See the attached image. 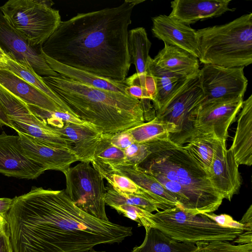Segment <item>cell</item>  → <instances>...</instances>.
I'll use <instances>...</instances> for the list:
<instances>
[{"label": "cell", "instance_id": "6da1fadb", "mask_svg": "<svg viewBox=\"0 0 252 252\" xmlns=\"http://www.w3.org/2000/svg\"><path fill=\"white\" fill-rule=\"evenodd\" d=\"M13 199L6 219L13 252H86L132 235V227L84 212L64 190L35 187Z\"/></svg>", "mask_w": 252, "mask_h": 252}, {"label": "cell", "instance_id": "7a4b0ae2", "mask_svg": "<svg viewBox=\"0 0 252 252\" xmlns=\"http://www.w3.org/2000/svg\"><path fill=\"white\" fill-rule=\"evenodd\" d=\"M144 0L78 13L62 21L42 44V51L63 64L119 82L126 79L132 63L129 26L136 5Z\"/></svg>", "mask_w": 252, "mask_h": 252}, {"label": "cell", "instance_id": "3957f363", "mask_svg": "<svg viewBox=\"0 0 252 252\" xmlns=\"http://www.w3.org/2000/svg\"><path fill=\"white\" fill-rule=\"evenodd\" d=\"M146 144L150 154L138 166L172 193L182 209L194 214L218 210L223 198L182 145L169 139Z\"/></svg>", "mask_w": 252, "mask_h": 252}, {"label": "cell", "instance_id": "277c9868", "mask_svg": "<svg viewBox=\"0 0 252 252\" xmlns=\"http://www.w3.org/2000/svg\"><path fill=\"white\" fill-rule=\"evenodd\" d=\"M42 79L76 117L103 135H112L145 123L141 103L136 98L61 75Z\"/></svg>", "mask_w": 252, "mask_h": 252}, {"label": "cell", "instance_id": "5b68a950", "mask_svg": "<svg viewBox=\"0 0 252 252\" xmlns=\"http://www.w3.org/2000/svg\"><path fill=\"white\" fill-rule=\"evenodd\" d=\"M196 32L201 63L226 67H245L252 63V13Z\"/></svg>", "mask_w": 252, "mask_h": 252}, {"label": "cell", "instance_id": "8992f818", "mask_svg": "<svg viewBox=\"0 0 252 252\" xmlns=\"http://www.w3.org/2000/svg\"><path fill=\"white\" fill-rule=\"evenodd\" d=\"M142 226L156 228L177 241L193 244L232 241L245 231L220 226L204 214H194L178 207L155 214L148 213Z\"/></svg>", "mask_w": 252, "mask_h": 252}, {"label": "cell", "instance_id": "52a82bcc", "mask_svg": "<svg viewBox=\"0 0 252 252\" xmlns=\"http://www.w3.org/2000/svg\"><path fill=\"white\" fill-rule=\"evenodd\" d=\"M51 0H9L0 10L9 24L32 46L42 44L60 24L58 10Z\"/></svg>", "mask_w": 252, "mask_h": 252}, {"label": "cell", "instance_id": "ba28073f", "mask_svg": "<svg viewBox=\"0 0 252 252\" xmlns=\"http://www.w3.org/2000/svg\"><path fill=\"white\" fill-rule=\"evenodd\" d=\"M63 174L66 179L64 191L72 202L88 214L109 221L105 211L104 179L90 163L81 162Z\"/></svg>", "mask_w": 252, "mask_h": 252}, {"label": "cell", "instance_id": "9c48e42d", "mask_svg": "<svg viewBox=\"0 0 252 252\" xmlns=\"http://www.w3.org/2000/svg\"><path fill=\"white\" fill-rule=\"evenodd\" d=\"M203 101L198 74L189 78L167 104L156 112L157 119L176 126V132L169 136L170 140L184 145L192 139L193 118Z\"/></svg>", "mask_w": 252, "mask_h": 252}, {"label": "cell", "instance_id": "30bf717a", "mask_svg": "<svg viewBox=\"0 0 252 252\" xmlns=\"http://www.w3.org/2000/svg\"><path fill=\"white\" fill-rule=\"evenodd\" d=\"M0 102L12 128L50 145L72 150L71 141L36 116L28 105L0 85Z\"/></svg>", "mask_w": 252, "mask_h": 252}, {"label": "cell", "instance_id": "8fae6325", "mask_svg": "<svg viewBox=\"0 0 252 252\" xmlns=\"http://www.w3.org/2000/svg\"><path fill=\"white\" fill-rule=\"evenodd\" d=\"M244 68L204 64L198 73L202 103L243 99L248 83Z\"/></svg>", "mask_w": 252, "mask_h": 252}, {"label": "cell", "instance_id": "7c38bea8", "mask_svg": "<svg viewBox=\"0 0 252 252\" xmlns=\"http://www.w3.org/2000/svg\"><path fill=\"white\" fill-rule=\"evenodd\" d=\"M243 101L239 99L202 103L193 118L191 140L204 137L226 142L228 128L235 121Z\"/></svg>", "mask_w": 252, "mask_h": 252}, {"label": "cell", "instance_id": "4fadbf2b", "mask_svg": "<svg viewBox=\"0 0 252 252\" xmlns=\"http://www.w3.org/2000/svg\"><path fill=\"white\" fill-rule=\"evenodd\" d=\"M41 47L30 45L9 24L0 10V48L5 55L17 62L29 63L41 77L59 75L42 56Z\"/></svg>", "mask_w": 252, "mask_h": 252}, {"label": "cell", "instance_id": "5bb4252c", "mask_svg": "<svg viewBox=\"0 0 252 252\" xmlns=\"http://www.w3.org/2000/svg\"><path fill=\"white\" fill-rule=\"evenodd\" d=\"M46 171L24 153L19 135L0 134V173L8 177L34 179Z\"/></svg>", "mask_w": 252, "mask_h": 252}, {"label": "cell", "instance_id": "9a60e30c", "mask_svg": "<svg viewBox=\"0 0 252 252\" xmlns=\"http://www.w3.org/2000/svg\"><path fill=\"white\" fill-rule=\"evenodd\" d=\"M225 142L218 140L208 172L214 188L223 199L230 201L240 188L241 180L232 150L226 149Z\"/></svg>", "mask_w": 252, "mask_h": 252}, {"label": "cell", "instance_id": "2e32d148", "mask_svg": "<svg viewBox=\"0 0 252 252\" xmlns=\"http://www.w3.org/2000/svg\"><path fill=\"white\" fill-rule=\"evenodd\" d=\"M17 133L25 154L43 166L46 170H54L63 173L72 163L78 161L71 150L53 146L25 134Z\"/></svg>", "mask_w": 252, "mask_h": 252}, {"label": "cell", "instance_id": "e0dca14e", "mask_svg": "<svg viewBox=\"0 0 252 252\" xmlns=\"http://www.w3.org/2000/svg\"><path fill=\"white\" fill-rule=\"evenodd\" d=\"M153 35L164 43L182 49L198 59L200 57L196 31L168 16L152 18Z\"/></svg>", "mask_w": 252, "mask_h": 252}, {"label": "cell", "instance_id": "ac0fdd59", "mask_svg": "<svg viewBox=\"0 0 252 252\" xmlns=\"http://www.w3.org/2000/svg\"><path fill=\"white\" fill-rule=\"evenodd\" d=\"M231 0H175L171 2L170 18L189 25L207 18L218 17L227 11Z\"/></svg>", "mask_w": 252, "mask_h": 252}, {"label": "cell", "instance_id": "d6986e66", "mask_svg": "<svg viewBox=\"0 0 252 252\" xmlns=\"http://www.w3.org/2000/svg\"><path fill=\"white\" fill-rule=\"evenodd\" d=\"M0 85L27 104L50 112L66 113L41 90L10 70L0 67Z\"/></svg>", "mask_w": 252, "mask_h": 252}, {"label": "cell", "instance_id": "ffe728a7", "mask_svg": "<svg viewBox=\"0 0 252 252\" xmlns=\"http://www.w3.org/2000/svg\"><path fill=\"white\" fill-rule=\"evenodd\" d=\"M111 173L121 174L130 179L148 192L152 198L162 207L163 210L175 207L180 208L174 195L138 165L125 163L113 166L110 170L109 173Z\"/></svg>", "mask_w": 252, "mask_h": 252}, {"label": "cell", "instance_id": "44dd1931", "mask_svg": "<svg viewBox=\"0 0 252 252\" xmlns=\"http://www.w3.org/2000/svg\"><path fill=\"white\" fill-rule=\"evenodd\" d=\"M55 129L71 142L78 161L91 163L101 133L91 125L65 123Z\"/></svg>", "mask_w": 252, "mask_h": 252}, {"label": "cell", "instance_id": "7402d4cb", "mask_svg": "<svg viewBox=\"0 0 252 252\" xmlns=\"http://www.w3.org/2000/svg\"><path fill=\"white\" fill-rule=\"evenodd\" d=\"M240 165L252 164V94L245 100L237 117V126L230 148Z\"/></svg>", "mask_w": 252, "mask_h": 252}, {"label": "cell", "instance_id": "603a6c76", "mask_svg": "<svg viewBox=\"0 0 252 252\" xmlns=\"http://www.w3.org/2000/svg\"><path fill=\"white\" fill-rule=\"evenodd\" d=\"M153 61L160 68L186 77L195 76L200 70L197 58L182 49L165 43Z\"/></svg>", "mask_w": 252, "mask_h": 252}, {"label": "cell", "instance_id": "cb8c5ba5", "mask_svg": "<svg viewBox=\"0 0 252 252\" xmlns=\"http://www.w3.org/2000/svg\"><path fill=\"white\" fill-rule=\"evenodd\" d=\"M147 70L152 74L156 80L157 93L152 102L156 112L161 110L190 78L160 68L155 63L151 57Z\"/></svg>", "mask_w": 252, "mask_h": 252}, {"label": "cell", "instance_id": "d4e9b609", "mask_svg": "<svg viewBox=\"0 0 252 252\" xmlns=\"http://www.w3.org/2000/svg\"><path fill=\"white\" fill-rule=\"evenodd\" d=\"M41 53L49 66L61 75L96 88L126 94L125 89L126 85L124 82L111 81L90 72L63 64L47 56L41 49Z\"/></svg>", "mask_w": 252, "mask_h": 252}, {"label": "cell", "instance_id": "484cf974", "mask_svg": "<svg viewBox=\"0 0 252 252\" xmlns=\"http://www.w3.org/2000/svg\"><path fill=\"white\" fill-rule=\"evenodd\" d=\"M146 234L142 243L131 252H195L193 244L177 241L155 227H145Z\"/></svg>", "mask_w": 252, "mask_h": 252}, {"label": "cell", "instance_id": "4316f807", "mask_svg": "<svg viewBox=\"0 0 252 252\" xmlns=\"http://www.w3.org/2000/svg\"><path fill=\"white\" fill-rule=\"evenodd\" d=\"M0 67L10 70L36 87L53 99L64 111L74 115L64 103L48 87L43 81L42 77L34 71L29 63L17 62L6 55L0 62Z\"/></svg>", "mask_w": 252, "mask_h": 252}, {"label": "cell", "instance_id": "83f0119b", "mask_svg": "<svg viewBox=\"0 0 252 252\" xmlns=\"http://www.w3.org/2000/svg\"><path fill=\"white\" fill-rule=\"evenodd\" d=\"M126 130L131 135L135 142L145 144L153 141L169 139V136L176 131V126L170 123L152 120Z\"/></svg>", "mask_w": 252, "mask_h": 252}, {"label": "cell", "instance_id": "f1b7e54d", "mask_svg": "<svg viewBox=\"0 0 252 252\" xmlns=\"http://www.w3.org/2000/svg\"><path fill=\"white\" fill-rule=\"evenodd\" d=\"M91 163L100 174L109 173L112 166L126 163L124 151L113 145L107 135L102 134Z\"/></svg>", "mask_w": 252, "mask_h": 252}, {"label": "cell", "instance_id": "f546056e", "mask_svg": "<svg viewBox=\"0 0 252 252\" xmlns=\"http://www.w3.org/2000/svg\"><path fill=\"white\" fill-rule=\"evenodd\" d=\"M128 45L132 63L136 73L146 72L151 43L145 29L143 27L133 29L128 32Z\"/></svg>", "mask_w": 252, "mask_h": 252}, {"label": "cell", "instance_id": "4dcf8cb0", "mask_svg": "<svg viewBox=\"0 0 252 252\" xmlns=\"http://www.w3.org/2000/svg\"><path fill=\"white\" fill-rule=\"evenodd\" d=\"M218 140L200 137L190 140L184 145V150L208 174Z\"/></svg>", "mask_w": 252, "mask_h": 252}, {"label": "cell", "instance_id": "1f68e13d", "mask_svg": "<svg viewBox=\"0 0 252 252\" xmlns=\"http://www.w3.org/2000/svg\"><path fill=\"white\" fill-rule=\"evenodd\" d=\"M105 204L107 205L125 203L138 207L148 212L163 210L162 206L154 200L145 196L121 194L108 185L106 188Z\"/></svg>", "mask_w": 252, "mask_h": 252}, {"label": "cell", "instance_id": "d6a6232c", "mask_svg": "<svg viewBox=\"0 0 252 252\" xmlns=\"http://www.w3.org/2000/svg\"><path fill=\"white\" fill-rule=\"evenodd\" d=\"M100 174L107 181L108 185L119 193L141 195L154 200L148 192L125 176L115 173Z\"/></svg>", "mask_w": 252, "mask_h": 252}, {"label": "cell", "instance_id": "836d02e7", "mask_svg": "<svg viewBox=\"0 0 252 252\" xmlns=\"http://www.w3.org/2000/svg\"><path fill=\"white\" fill-rule=\"evenodd\" d=\"M195 252H252V243L234 245L228 241L198 242Z\"/></svg>", "mask_w": 252, "mask_h": 252}, {"label": "cell", "instance_id": "e575fe53", "mask_svg": "<svg viewBox=\"0 0 252 252\" xmlns=\"http://www.w3.org/2000/svg\"><path fill=\"white\" fill-rule=\"evenodd\" d=\"M124 151L126 163L139 165L150 154L148 145L134 143Z\"/></svg>", "mask_w": 252, "mask_h": 252}, {"label": "cell", "instance_id": "d590c367", "mask_svg": "<svg viewBox=\"0 0 252 252\" xmlns=\"http://www.w3.org/2000/svg\"><path fill=\"white\" fill-rule=\"evenodd\" d=\"M107 135L111 143L122 150L135 143L133 138L126 130Z\"/></svg>", "mask_w": 252, "mask_h": 252}, {"label": "cell", "instance_id": "8d00e7d4", "mask_svg": "<svg viewBox=\"0 0 252 252\" xmlns=\"http://www.w3.org/2000/svg\"><path fill=\"white\" fill-rule=\"evenodd\" d=\"M204 214L212 219L220 226L238 228L246 231V228L243 224L241 223L239 221L234 220L229 215L226 214L216 215L212 213H204Z\"/></svg>", "mask_w": 252, "mask_h": 252}, {"label": "cell", "instance_id": "74e56055", "mask_svg": "<svg viewBox=\"0 0 252 252\" xmlns=\"http://www.w3.org/2000/svg\"><path fill=\"white\" fill-rule=\"evenodd\" d=\"M0 252H13L8 224L0 232Z\"/></svg>", "mask_w": 252, "mask_h": 252}, {"label": "cell", "instance_id": "f35d334b", "mask_svg": "<svg viewBox=\"0 0 252 252\" xmlns=\"http://www.w3.org/2000/svg\"><path fill=\"white\" fill-rule=\"evenodd\" d=\"M252 205H251L244 215L242 220L239 221L246 228V231H252Z\"/></svg>", "mask_w": 252, "mask_h": 252}, {"label": "cell", "instance_id": "ab89813d", "mask_svg": "<svg viewBox=\"0 0 252 252\" xmlns=\"http://www.w3.org/2000/svg\"><path fill=\"white\" fill-rule=\"evenodd\" d=\"M13 199L0 198V215H6L13 204Z\"/></svg>", "mask_w": 252, "mask_h": 252}, {"label": "cell", "instance_id": "60d3db41", "mask_svg": "<svg viewBox=\"0 0 252 252\" xmlns=\"http://www.w3.org/2000/svg\"><path fill=\"white\" fill-rule=\"evenodd\" d=\"M234 241L240 244L252 243V231H247L243 232L240 234Z\"/></svg>", "mask_w": 252, "mask_h": 252}, {"label": "cell", "instance_id": "b9f144b4", "mask_svg": "<svg viewBox=\"0 0 252 252\" xmlns=\"http://www.w3.org/2000/svg\"><path fill=\"white\" fill-rule=\"evenodd\" d=\"M4 126L12 128L7 113L0 102V126Z\"/></svg>", "mask_w": 252, "mask_h": 252}, {"label": "cell", "instance_id": "7bdbcfd3", "mask_svg": "<svg viewBox=\"0 0 252 252\" xmlns=\"http://www.w3.org/2000/svg\"><path fill=\"white\" fill-rule=\"evenodd\" d=\"M6 216L0 215V232L3 230L7 225Z\"/></svg>", "mask_w": 252, "mask_h": 252}, {"label": "cell", "instance_id": "ee69618b", "mask_svg": "<svg viewBox=\"0 0 252 252\" xmlns=\"http://www.w3.org/2000/svg\"><path fill=\"white\" fill-rule=\"evenodd\" d=\"M6 57V55L4 52L0 48V59L3 60Z\"/></svg>", "mask_w": 252, "mask_h": 252}, {"label": "cell", "instance_id": "f6af8a7d", "mask_svg": "<svg viewBox=\"0 0 252 252\" xmlns=\"http://www.w3.org/2000/svg\"><path fill=\"white\" fill-rule=\"evenodd\" d=\"M86 252H104V251H96L93 249H92L89 251H87Z\"/></svg>", "mask_w": 252, "mask_h": 252}, {"label": "cell", "instance_id": "bcb514c9", "mask_svg": "<svg viewBox=\"0 0 252 252\" xmlns=\"http://www.w3.org/2000/svg\"><path fill=\"white\" fill-rule=\"evenodd\" d=\"M1 61V60L0 59V63Z\"/></svg>", "mask_w": 252, "mask_h": 252}]
</instances>
